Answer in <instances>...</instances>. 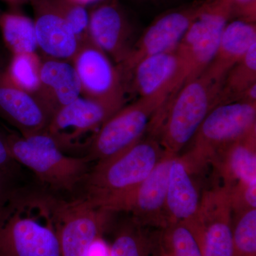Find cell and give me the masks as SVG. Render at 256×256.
<instances>
[{
  "mask_svg": "<svg viewBox=\"0 0 256 256\" xmlns=\"http://www.w3.org/2000/svg\"><path fill=\"white\" fill-rule=\"evenodd\" d=\"M57 204L50 197L14 193L0 213V256H62Z\"/></svg>",
  "mask_w": 256,
  "mask_h": 256,
  "instance_id": "1",
  "label": "cell"
},
{
  "mask_svg": "<svg viewBox=\"0 0 256 256\" xmlns=\"http://www.w3.org/2000/svg\"><path fill=\"white\" fill-rule=\"evenodd\" d=\"M164 150L156 138L140 140L108 159L98 162L86 178L87 195L92 204L112 213L144 182Z\"/></svg>",
  "mask_w": 256,
  "mask_h": 256,
  "instance_id": "2",
  "label": "cell"
},
{
  "mask_svg": "<svg viewBox=\"0 0 256 256\" xmlns=\"http://www.w3.org/2000/svg\"><path fill=\"white\" fill-rule=\"evenodd\" d=\"M224 80L205 70L185 82L166 104L168 108L154 116L150 126L159 133L158 140L164 152L178 154L194 137L207 114L218 106Z\"/></svg>",
  "mask_w": 256,
  "mask_h": 256,
  "instance_id": "3",
  "label": "cell"
},
{
  "mask_svg": "<svg viewBox=\"0 0 256 256\" xmlns=\"http://www.w3.org/2000/svg\"><path fill=\"white\" fill-rule=\"evenodd\" d=\"M6 140L13 159L53 190L70 191L88 174L86 156H67L45 131L24 136L6 133Z\"/></svg>",
  "mask_w": 256,
  "mask_h": 256,
  "instance_id": "4",
  "label": "cell"
},
{
  "mask_svg": "<svg viewBox=\"0 0 256 256\" xmlns=\"http://www.w3.org/2000/svg\"><path fill=\"white\" fill-rule=\"evenodd\" d=\"M256 129V102L237 101L215 107L194 136L191 150L182 156L195 174L210 164L226 146Z\"/></svg>",
  "mask_w": 256,
  "mask_h": 256,
  "instance_id": "5",
  "label": "cell"
},
{
  "mask_svg": "<svg viewBox=\"0 0 256 256\" xmlns=\"http://www.w3.org/2000/svg\"><path fill=\"white\" fill-rule=\"evenodd\" d=\"M168 98L166 95L140 97L130 105L122 106L96 133L87 158L90 162L102 161L138 142Z\"/></svg>",
  "mask_w": 256,
  "mask_h": 256,
  "instance_id": "6",
  "label": "cell"
},
{
  "mask_svg": "<svg viewBox=\"0 0 256 256\" xmlns=\"http://www.w3.org/2000/svg\"><path fill=\"white\" fill-rule=\"evenodd\" d=\"M232 12L225 0H206L176 47L183 60L184 82L203 73L214 58Z\"/></svg>",
  "mask_w": 256,
  "mask_h": 256,
  "instance_id": "7",
  "label": "cell"
},
{
  "mask_svg": "<svg viewBox=\"0 0 256 256\" xmlns=\"http://www.w3.org/2000/svg\"><path fill=\"white\" fill-rule=\"evenodd\" d=\"M121 108L82 96L56 111L44 131L64 152L89 148L102 124Z\"/></svg>",
  "mask_w": 256,
  "mask_h": 256,
  "instance_id": "8",
  "label": "cell"
},
{
  "mask_svg": "<svg viewBox=\"0 0 256 256\" xmlns=\"http://www.w3.org/2000/svg\"><path fill=\"white\" fill-rule=\"evenodd\" d=\"M186 226L202 256H233V210L222 185L204 192L196 216Z\"/></svg>",
  "mask_w": 256,
  "mask_h": 256,
  "instance_id": "9",
  "label": "cell"
},
{
  "mask_svg": "<svg viewBox=\"0 0 256 256\" xmlns=\"http://www.w3.org/2000/svg\"><path fill=\"white\" fill-rule=\"evenodd\" d=\"M70 62L78 75L82 96L124 106V74L92 40L80 44Z\"/></svg>",
  "mask_w": 256,
  "mask_h": 256,
  "instance_id": "10",
  "label": "cell"
},
{
  "mask_svg": "<svg viewBox=\"0 0 256 256\" xmlns=\"http://www.w3.org/2000/svg\"><path fill=\"white\" fill-rule=\"evenodd\" d=\"M110 213L92 204L85 197L57 204V234L62 256H87L102 237Z\"/></svg>",
  "mask_w": 256,
  "mask_h": 256,
  "instance_id": "11",
  "label": "cell"
},
{
  "mask_svg": "<svg viewBox=\"0 0 256 256\" xmlns=\"http://www.w3.org/2000/svg\"><path fill=\"white\" fill-rule=\"evenodd\" d=\"M206 1H197L158 16L136 41L130 54L120 68L124 76L143 58L176 48Z\"/></svg>",
  "mask_w": 256,
  "mask_h": 256,
  "instance_id": "12",
  "label": "cell"
},
{
  "mask_svg": "<svg viewBox=\"0 0 256 256\" xmlns=\"http://www.w3.org/2000/svg\"><path fill=\"white\" fill-rule=\"evenodd\" d=\"M178 154L164 152L149 176L119 207L132 214L136 223L156 229L168 227L166 196L170 166Z\"/></svg>",
  "mask_w": 256,
  "mask_h": 256,
  "instance_id": "13",
  "label": "cell"
},
{
  "mask_svg": "<svg viewBox=\"0 0 256 256\" xmlns=\"http://www.w3.org/2000/svg\"><path fill=\"white\" fill-rule=\"evenodd\" d=\"M88 33L90 40L119 67L136 42L132 25L116 0L98 5L89 12Z\"/></svg>",
  "mask_w": 256,
  "mask_h": 256,
  "instance_id": "14",
  "label": "cell"
},
{
  "mask_svg": "<svg viewBox=\"0 0 256 256\" xmlns=\"http://www.w3.org/2000/svg\"><path fill=\"white\" fill-rule=\"evenodd\" d=\"M6 66L0 57V118L16 128L21 136L43 132L52 114L36 96L14 84Z\"/></svg>",
  "mask_w": 256,
  "mask_h": 256,
  "instance_id": "15",
  "label": "cell"
},
{
  "mask_svg": "<svg viewBox=\"0 0 256 256\" xmlns=\"http://www.w3.org/2000/svg\"><path fill=\"white\" fill-rule=\"evenodd\" d=\"M38 48L48 58L72 62L80 42L52 0H30Z\"/></svg>",
  "mask_w": 256,
  "mask_h": 256,
  "instance_id": "16",
  "label": "cell"
},
{
  "mask_svg": "<svg viewBox=\"0 0 256 256\" xmlns=\"http://www.w3.org/2000/svg\"><path fill=\"white\" fill-rule=\"evenodd\" d=\"M132 74L134 88L140 97L170 96L184 82L183 60L176 48L143 58Z\"/></svg>",
  "mask_w": 256,
  "mask_h": 256,
  "instance_id": "17",
  "label": "cell"
},
{
  "mask_svg": "<svg viewBox=\"0 0 256 256\" xmlns=\"http://www.w3.org/2000/svg\"><path fill=\"white\" fill-rule=\"evenodd\" d=\"M82 96L80 82L72 62L48 57L42 60L37 97L52 116Z\"/></svg>",
  "mask_w": 256,
  "mask_h": 256,
  "instance_id": "18",
  "label": "cell"
},
{
  "mask_svg": "<svg viewBox=\"0 0 256 256\" xmlns=\"http://www.w3.org/2000/svg\"><path fill=\"white\" fill-rule=\"evenodd\" d=\"M193 174L178 154L170 166L168 178L165 205L168 226L178 223L188 225L196 216L201 196Z\"/></svg>",
  "mask_w": 256,
  "mask_h": 256,
  "instance_id": "19",
  "label": "cell"
},
{
  "mask_svg": "<svg viewBox=\"0 0 256 256\" xmlns=\"http://www.w3.org/2000/svg\"><path fill=\"white\" fill-rule=\"evenodd\" d=\"M210 164L225 188L256 181V129L218 152Z\"/></svg>",
  "mask_w": 256,
  "mask_h": 256,
  "instance_id": "20",
  "label": "cell"
},
{
  "mask_svg": "<svg viewBox=\"0 0 256 256\" xmlns=\"http://www.w3.org/2000/svg\"><path fill=\"white\" fill-rule=\"evenodd\" d=\"M256 43V22L236 20L227 24L212 63L206 69L212 75L225 78L234 66Z\"/></svg>",
  "mask_w": 256,
  "mask_h": 256,
  "instance_id": "21",
  "label": "cell"
},
{
  "mask_svg": "<svg viewBox=\"0 0 256 256\" xmlns=\"http://www.w3.org/2000/svg\"><path fill=\"white\" fill-rule=\"evenodd\" d=\"M132 220L116 232L110 248V256H156L160 250L161 229L150 232Z\"/></svg>",
  "mask_w": 256,
  "mask_h": 256,
  "instance_id": "22",
  "label": "cell"
},
{
  "mask_svg": "<svg viewBox=\"0 0 256 256\" xmlns=\"http://www.w3.org/2000/svg\"><path fill=\"white\" fill-rule=\"evenodd\" d=\"M16 10L0 14V31L5 45L12 55L36 53L34 23Z\"/></svg>",
  "mask_w": 256,
  "mask_h": 256,
  "instance_id": "23",
  "label": "cell"
},
{
  "mask_svg": "<svg viewBox=\"0 0 256 256\" xmlns=\"http://www.w3.org/2000/svg\"><path fill=\"white\" fill-rule=\"evenodd\" d=\"M256 84V43L226 76L218 105L240 101L244 92Z\"/></svg>",
  "mask_w": 256,
  "mask_h": 256,
  "instance_id": "24",
  "label": "cell"
},
{
  "mask_svg": "<svg viewBox=\"0 0 256 256\" xmlns=\"http://www.w3.org/2000/svg\"><path fill=\"white\" fill-rule=\"evenodd\" d=\"M41 63L36 53L12 55L6 65V72L14 84L37 97L40 86Z\"/></svg>",
  "mask_w": 256,
  "mask_h": 256,
  "instance_id": "25",
  "label": "cell"
},
{
  "mask_svg": "<svg viewBox=\"0 0 256 256\" xmlns=\"http://www.w3.org/2000/svg\"><path fill=\"white\" fill-rule=\"evenodd\" d=\"M156 256H202L196 239L184 224L161 229L160 250Z\"/></svg>",
  "mask_w": 256,
  "mask_h": 256,
  "instance_id": "26",
  "label": "cell"
},
{
  "mask_svg": "<svg viewBox=\"0 0 256 256\" xmlns=\"http://www.w3.org/2000/svg\"><path fill=\"white\" fill-rule=\"evenodd\" d=\"M233 256H256V208L233 214Z\"/></svg>",
  "mask_w": 256,
  "mask_h": 256,
  "instance_id": "27",
  "label": "cell"
},
{
  "mask_svg": "<svg viewBox=\"0 0 256 256\" xmlns=\"http://www.w3.org/2000/svg\"><path fill=\"white\" fill-rule=\"evenodd\" d=\"M56 8L65 18L80 44L90 40L89 37V13L86 6L73 0H52Z\"/></svg>",
  "mask_w": 256,
  "mask_h": 256,
  "instance_id": "28",
  "label": "cell"
},
{
  "mask_svg": "<svg viewBox=\"0 0 256 256\" xmlns=\"http://www.w3.org/2000/svg\"><path fill=\"white\" fill-rule=\"evenodd\" d=\"M226 190L233 214L256 208V181L238 183Z\"/></svg>",
  "mask_w": 256,
  "mask_h": 256,
  "instance_id": "29",
  "label": "cell"
},
{
  "mask_svg": "<svg viewBox=\"0 0 256 256\" xmlns=\"http://www.w3.org/2000/svg\"><path fill=\"white\" fill-rule=\"evenodd\" d=\"M230 8L232 16L238 20L256 22V0H225Z\"/></svg>",
  "mask_w": 256,
  "mask_h": 256,
  "instance_id": "30",
  "label": "cell"
},
{
  "mask_svg": "<svg viewBox=\"0 0 256 256\" xmlns=\"http://www.w3.org/2000/svg\"><path fill=\"white\" fill-rule=\"evenodd\" d=\"M18 163L10 154L6 140V132L0 130V171L12 178L18 173Z\"/></svg>",
  "mask_w": 256,
  "mask_h": 256,
  "instance_id": "31",
  "label": "cell"
},
{
  "mask_svg": "<svg viewBox=\"0 0 256 256\" xmlns=\"http://www.w3.org/2000/svg\"><path fill=\"white\" fill-rule=\"evenodd\" d=\"M11 178L9 175L0 171V213L14 194L10 186Z\"/></svg>",
  "mask_w": 256,
  "mask_h": 256,
  "instance_id": "32",
  "label": "cell"
},
{
  "mask_svg": "<svg viewBox=\"0 0 256 256\" xmlns=\"http://www.w3.org/2000/svg\"><path fill=\"white\" fill-rule=\"evenodd\" d=\"M87 256H110V248L101 237L92 244Z\"/></svg>",
  "mask_w": 256,
  "mask_h": 256,
  "instance_id": "33",
  "label": "cell"
},
{
  "mask_svg": "<svg viewBox=\"0 0 256 256\" xmlns=\"http://www.w3.org/2000/svg\"><path fill=\"white\" fill-rule=\"evenodd\" d=\"M2 1L4 2L6 4H9L12 9H18L20 6L28 3L30 0H2Z\"/></svg>",
  "mask_w": 256,
  "mask_h": 256,
  "instance_id": "34",
  "label": "cell"
},
{
  "mask_svg": "<svg viewBox=\"0 0 256 256\" xmlns=\"http://www.w3.org/2000/svg\"><path fill=\"white\" fill-rule=\"evenodd\" d=\"M76 2L79 3V4L86 6L87 4H90V3L98 1V0H73Z\"/></svg>",
  "mask_w": 256,
  "mask_h": 256,
  "instance_id": "35",
  "label": "cell"
},
{
  "mask_svg": "<svg viewBox=\"0 0 256 256\" xmlns=\"http://www.w3.org/2000/svg\"><path fill=\"white\" fill-rule=\"evenodd\" d=\"M1 13H2V12H1V11H0V14H1Z\"/></svg>",
  "mask_w": 256,
  "mask_h": 256,
  "instance_id": "36",
  "label": "cell"
}]
</instances>
